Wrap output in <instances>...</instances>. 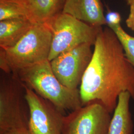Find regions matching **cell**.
<instances>
[{
	"mask_svg": "<svg viewBox=\"0 0 134 134\" xmlns=\"http://www.w3.org/2000/svg\"><path fill=\"white\" fill-rule=\"evenodd\" d=\"M93 46L91 61L80 85L81 103L84 106L98 101L112 113L121 93L128 91L134 99V66L108 26L100 29Z\"/></svg>",
	"mask_w": 134,
	"mask_h": 134,
	"instance_id": "obj_1",
	"label": "cell"
},
{
	"mask_svg": "<svg viewBox=\"0 0 134 134\" xmlns=\"http://www.w3.org/2000/svg\"><path fill=\"white\" fill-rule=\"evenodd\" d=\"M13 74L24 86L62 112L82 106L80 90H71L63 85L53 73L48 60Z\"/></svg>",
	"mask_w": 134,
	"mask_h": 134,
	"instance_id": "obj_2",
	"label": "cell"
},
{
	"mask_svg": "<svg viewBox=\"0 0 134 134\" xmlns=\"http://www.w3.org/2000/svg\"><path fill=\"white\" fill-rule=\"evenodd\" d=\"M52 34L45 24H35L14 46L4 49L10 72L20 70L48 60Z\"/></svg>",
	"mask_w": 134,
	"mask_h": 134,
	"instance_id": "obj_3",
	"label": "cell"
},
{
	"mask_svg": "<svg viewBox=\"0 0 134 134\" xmlns=\"http://www.w3.org/2000/svg\"><path fill=\"white\" fill-rule=\"evenodd\" d=\"M44 24L52 34L49 61L82 44L89 43L93 46L102 28L92 26L62 12Z\"/></svg>",
	"mask_w": 134,
	"mask_h": 134,
	"instance_id": "obj_4",
	"label": "cell"
},
{
	"mask_svg": "<svg viewBox=\"0 0 134 134\" xmlns=\"http://www.w3.org/2000/svg\"><path fill=\"white\" fill-rule=\"evenodd\" d=\"M25 105L24 85L14 74L4 72L0 81V133L28 127L29 107Z\"/></svg>",
	"mask_w": 134,
	"mask_h": 134,
	"instance_id": "obj_5",
	"label": "cell"
},
{
	"mask_svg": "<svg viewBox=\"0 0 134 134\" xmlns=\"http://www.w3.org/2000/svg\"><path fill=\"white\" fill-rule=\"evenodd\" d=\"M111 119L104 106L92 102L64 116L62 134H108Z\"/></svg>",
	"mask_w": 134,
	"mask_h": 134,
	"instance_id": "obj_6",
	"label": "cell"
},
{
	"mask_svg": "<svg viewBox=\"0 0 134 134\" xmlns=\"http://www.w3.org/2000/svg\"><path fill=\"white\" fill-rule=\"evenodd\" d=\"M92 46L89 43L80 45L50 61L53 73L63 85L71 90H78L91 61Z\"/></svg>",
	"mask_w": 134,
	"mask_h": 134,
	"instance_id": "obj_7",
	"label": "cell"
},
{
	"mask_svg": "<svg viewBox=\"0 0 134 134\" xmlns=\"http://www.w3.org/2000/svg\"><path fill=\"white\" fill-rule=\"evenodd\" d=\"M24 87L29 109L28 127L31 134H62L65 116L62 111L27 86Z\"/></svg>",
	"mask_w": 134,
	"mask_h": 134,
	"instance_id": "obj_8",
	"label": "cell"
},
{
	"mask_svg": "<svg viewBox=\"0 0 134 134\" xmlns=\"http://www.w3.org/2000/svg\"><path fill=\"white\" fill-rule=\"evenodd\" d=\"M61 12L94 27L107 25L101 0H65Z\"/></svg>",
	"mask_w": 134,
	"mask_h": 134,
	"instance_id": "obj_9",
	"label": "cell"
},
{
	"mask_svg": "<svg viewBox=\"0 0 134 134\" xmlns=\"http://www.w3.org/2000/svg\"><path fill=\"white\" fill-rule=\"evenodd\" d=\"M27 18L34 24H44L62 12L63 0H21Z\"/></svg>",
	"mask_w": 134,
	"mask_h": 134,
	"instance_id": "obj_10",
	"label": "cell"
},
{
	"mask_svg": "<svg viewBox=\"0 0 134 134\" xmlns=\"http://www.w3.org/2000/svg\"><path fill=\"white\" fill-rule=\"evenodd\" d=\"M131 98L128 91L120 93L111 119L108 134H133V123L130 111Z\"/></svg>",
	"mask_w": 134,
	"mask_h": 134,
	"instance_id": "obj_11",
	"label": "cell"
},
{
	"mask_svg": "<svg viewBox=\"0 0 134 134\" xmlns=\"http://www.w3.org/2000/svg\"><path fill=\"white\" fill-rule=\"evenodd\" d=\"M34 24L26 18L0 21V48L7 49L14 46Z\"/></svg>",
	"mask_w": 134,
	"mask_h": 134,
	"instance_id": "obj_12",
	"label": "cell"
},
{
	"mask_svg": "<svg viewBox=\"0 0 134 134\" xmlns=\"http://www.w3.org/2000/svg\"><path fill=\"white\" fill-rule=\"evenodd\" d=\"M27 18L21 1L0 0V21Z\"/></svg>",
	"mask_w": 134,
	"mask_h": 134,
	"instance_id": "obj_13",
	"label": "cell"
},
{
	"mask_svg": "<svg viewBox=\"0 0 134 134\" xmlns=\"http://www.w3.org/2000/svg\"><path fill=\"white\" fill-rule=\"evenodd\" d=\"M108 27L115 32L123 46L126 57L134 66V37L127 33L120 24Z\"/></svg>",
	"mask_w": 134,
	"mask_h": 134,
	"instance_id": "obj_14",
	"label": "cell"
},
{
	"mask_svg": "<svg viewBox=\"0 0 134 134\" xmlns=\"http://www.w3.org/2000/svg\"><path fill=\"white\" fill-rule=\"evenodd\" d=\"M105 19L108 26L120 24L121 20L120 14L116 12H113L108 9L105 15Z\"/></svg>",
	"mask_w": 134,
	"mask_h": 134,
	"instance_id": "obj_15",
	"label": "cell"
},
{
	"mask_svg": "<svg viewBox=\"0 0 134 134\" xmlns=\"http://www.w3.org/2000/svg\"><path fill=\"white\" fill-rule=\"evenodd\" d=\"M0 68L3 72L6 74H11L10 68L5 56V50L0 48Z\"/></svg>",
	"mask_w": 134,
	"mask_h": 134,
	"instance_id": "obj_16",
	"label": "cell"
},
{
	"mask_svg": "<svg viewBox=\"0 0 134 134\" xmlns=\"http://www.w3.org/2000/svg\"><path fill=\"white\" fill-rule=\"evenodd\" d=\"M0 134H31L28 127H23L9 130Z\"/></svg>",
	"mask_w": 134,
	"mask_h": 134,
	"instance_id": "obj_17",
	"label": "cell"
},
{
	"mask_svg": "<svg viewBox=\"0 0 134 134\" xmlns=\"http://www.w3.org/2000/svg\"><path fill=\"white\" fill-rule=\"evenodd\" d=\"M127 26L129 29L134 31V5L130 6V13L126 20Z\"/></svg>",
	"mask_w": 134,
	"mask_h": 134,
	"instance_id": "obj_18",
	"label": "cell"
},
{
	"mask_svg": "<svg viewBox=\"0 0 134 134\" xmlns=\"http://www.w3.org/2000/svg\"><path fill=\"white\" fill-rule=\"evenodd\" d=\"M126 2L127 5H129V6L134 5V0H126Z\"/></svg>",
	"mask_w": 134,
	"mask_h": 134,
	"instance_id": "obj_19",
	"label": "cell"
},
{
	"mask_svg": "<svg viewBox=\"0 0 134 134\" xmlns=\"http://www.w3.org/2000/svg\"><path fill=\"white\" fill-rule=\"evenodd\" d=\"M9 1H19V0H9Z\"/></svg>",
	"mask_w": 134,
	"mask_h": 134,
	"instance_id": "obj_20",
	"label": "cell"
},
{
	"mask_svg": "<svg viewBox=\"0 0 134 134\" xmlns=\"http://www.w3.org/2000/svg\"><path fill=\"white\" fill-rule=\"evenodd\" d=\"M63 1H64V2H65V0H63Z\"/></svg>",
	"mask_w": 134,
	"mask_h": 134,
	"instance_id": "obj_21",
	"label": "cell"
}]
</instances>
